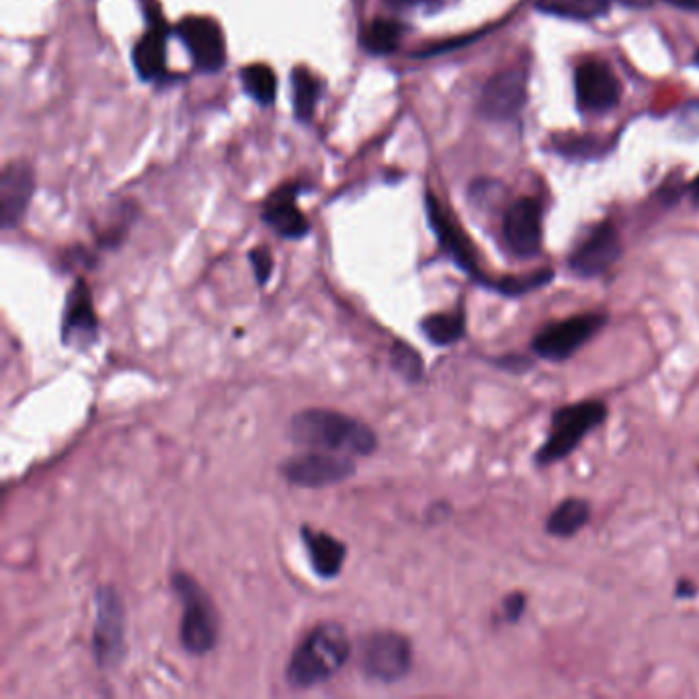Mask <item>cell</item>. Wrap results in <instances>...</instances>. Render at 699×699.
<instances>
[{"label": "cell", "instance_id": "cell-1", "mask_svg": "<svg viewBox=\"0 0 699 699\" xmlns=\"http://www.w3.org/2000/svg\"><path fill=\"white\" fill-rule=\"evenodd\" d=\"M288 438L296 445L347 455H370L378 448V438L371 426L349 414L327 409H308L294 414Z\"/></svg>", "mask_w": 699, "mask_h": 699}, {"label": "cell", "instance_id": "cell-2", "mask_svg": "<svg viewBox=\"0 0 699 699\" xmlns=\"http://www.w3.org/2000/svg\"><path fill=\"white\" fill-rule=\"evenodd\" d=\"M351 655L347 630L337 621L316 626L294 650L288 665V683L296 689H308L341 671Z\"/></svg>", "mask_w": 699, "mask_h": 699}, {"label": "cell", "instance_id": "cell-3", "mask_svg": "<svg viewBox=\"0 0 699 699\" xmlns=\"http://www.w3.org/2000/svg\"><path fill=\"white\" fill-rule=\"evenodd\" d=\"M173 589L183 604L181 643L189 655L204 657L218 643L219 621L209 595L192 576L175 575Z\"/></svg>", "mask_w": 699, "mask_h": 699}, {"label": "cell", "instance_id": "cell-4", "mask_svg": "<svg viewBox=\"0 0 699 699\" xmlns=\"http://www.w3.org/2000/svg\"><path fill=\"white\" fill-rule=\"evenodd\" d=\"M605 417H607V409L599 400H585V402H576L573 407L558 409L552 417L548 439L539 448L535 462L539 466H546V464H554L568 458L593 429L604 423Z\"/></svg>", "mask_w": 699, "mask_h": 699}, {"label": "cell", "instance_id": "cell-5", "mask_svg": "<svg viewBox=\"0 0 699 699\" xmlns=\"http://www.w3.org/2000/svg\"><path fill=\"white\" fill-rule=\"evenodd\" d=\"M359 665L371 681L397 683L411 671V643L398 631H373L361 645Z\"/></svg>", "mask_w": 699, "mask_h": 699}, {"label": "cell", "instance_id": "cell-6", "mask_svg": "<svg viewBox=\"0 0 699 699\" xmlns=\"http://www.w3.org/2000/svg\"><path fill=\"white\" fill-rule=\"evenodd\" d=\"M607 316L599 312L589 315L570 316L561 322L548 325L546 329L539 330L535 335V353L542 359L549 361H564L568 357L575 356L583 345L589 343L590 339L604 329Z\"/></svg>", "mask_w": 699, "mask_h": 699}, {"label": "cell", "instance_id": "cell-7", "mask_svg": "<svg viewBox=\"0 0 699 699\" xmlns=\"http://www.w3.org/2000/svg\"><path fill=\"white\" fill-rule=\"evenodd\" d=\"M93 652L96 662L107 669L120 665L125 655V611L117 590L103 587L96 590L95 631Z\"/></svg>", "mask_w": 699, "mask_h": 699}, {"label": "cell", "instance_id": "cell-8", "mask_svg": "<svg viewBox=\"0 0 699 699\" xmlns=\"http://www.w3.org/2000/svg\"><path fill=\"white\" fill-rule=\"evenodd\" d=\"M281 474L286 481L304 489H322L351 479L356 474V462L347 453L315 450L289 458L281 466Z\"/></svg>", "mask_w": 699, "mask_h": 699}, {"label": "cell", "instance_id": "cell-9", "mask_svg": "<svg viewBox=\"0 0 699 699\" xmlns=\"http://www.w3.org/2000/svg\"><path fill=\"white\" fill-rule=\"evenodd\" d=\"M178 40L192 55L193 66L214 74L226 64V40L216 19L212 17H185L175 28Z\"/></svg>", "mask_w": 699, "mask_h": 699}, {"label": "cell", "instance_id": "cell-10", "mask_svg": "<svg viewBox=\"0 0 699 699\" xmlns=\"http://www.w3.org/2000/svg\"><path fill=\"white\" fill-rule=\"evenodd\" d=\"M527 101V72L508 69L494 74L484 84L481 95V113L491 122H508L522 113Z\"/></svg>", "mask_w": 699, "mask_h": 699}, {"label": "cell", "instance_id": "cell-11", "mask_svg": "<svg viewBox=\"0 0 699 699\" xmlns=\"http://www.w3.org/2000/svg\"><path fill=\"white\" fill-rule=\"evenodd\" d=\"M508 250L520 259H532L542 248V206L534 197L517 199L503 218Z\"/></svg>", "mask_w": 699, "mask_h": 699}, {"label": "cell", "instance_id": "cell-12", "mask_svg": "<svg viewBox=\"0 0 699 699\" xmlns=\"http://www.w3.org/2000/svg\"><path fill=\"white\" fill-rule=\"evenodd\" d=\"M425 207L426 219H429L433 233L438 236L441 248L450 255V259H452L460 269H464L467 275H472V277L484 281L481 267H479V259H476V250L472 247L470 238H467L464 230L458 226V222L445 212V207L439 204L438 197H435L433 193H426Z\"/></svg>", "mask_w": 699, "mask_h": 699}, {"label": "cell", "instance_id": "cell-13", "mask_svg": "<svg viewBox=\"0 0 699 699\" xmlns=\"http://www.w3.org/2000/svg\"><path fill=\"white\" fill-rule=\"evenodd\" d=\"M575 91L578 107L589 113L614 110L621 96V84L616 74L604 62H583L575 74Z\"/></svg>", "mask_w": 699, "mask_h": 699}, {"label": "cell", "instance_id": "cell-14", "mask_svg": "<svg viewBox=\"0 0 699 699\" xmlns=\"http://www.w3.org/2000/svg\"><path fill=\"white\" fill-rule=\"evenodd\" d=\"M621 257V240L611 224L597 226L575 253L570 255V269L580 277H599Z\"/></svg>", "mask_w": 699, "mask_h": 699}, {"label": "cell", "instance_id": "cell-15", "mask_svg": "<svg viewBox=\"0 0 699 699\" xmlns=\"http://www.w3.org/2000/svg\"><path fill=\"white\" fill-rule=\"evenodd\" d=\"M35 193V173L25 161L4 166L0 178V216L2 228L11 230L21 224L28 214L29 204Z\"/></svg>", "mask_w": 699, "mask_h": 699}, {"label": "cell", "instance_id": "cell-16", "mask_svg": "<svg viewBox=\"0 0 699 699\" xmlns=\"http://www.w3.org/2000/svg\"><path fill=\"white\" fill-rule=\"evenodd\" d=\"M304 189L302 183H288L271 193L263 207V222L281 238L300 240L310 233V224L298 207V197Z\"/></svg>", "mask_w": 699, "mask_h": 699}, {"label": "cell", "instance_id": "cell-17", "mask_svg": "<svg viewBox=\"0 0 699 699\" xmlns=\"http://www.w3.org/2000/svg\"><path fill=\"white\" fill-rule=\"evenodd\" d=\"M96 335H99V320L93 308V296L83 279H79L66 298L62 339L64 343L81 349V347L95 343Z\"/></svg>", "mask_w": 699, "mask_h": 699}, {"label": "cell", "instance_id": "cell-18", "mask_svg": "<svg viewBox=\"0 0 699 699\" xmlns=\"http://www.w3.org/2000/svg\"><path fill=\"white\" fill-rule=\"evenodd\" d=\"M171 31L161 17H152L151 25L134 43L132 64L144 83H163L166 79V42Z\"/></svg>", "mask_w": 699, "mask_h": 699}, {"label": "cell", "instance_id": "cell-19", "mask_svg": "<svg viewBox=\"0 0 699 699\" xmlns=\"http://www.w3.org/2000/svg\"><path fill=\"white\" fill-rule=\"evenodd\" d=\"M302 537L316 575L332 578L341 573L347 549L339 539H335L332 535L325 532H315L310 527H304Z\"/></svg>", "mask_w": 699, "mask_h": 699}, {"label": "cell", "instance_id": "cell-20", "mask_svg": "<svg viewBox=\"0 0 699 699\" xmlns=\"http://www.w3.org/2000/svg\"><path fill=\"white\" fill-rule=\"evenodd\" d=\"M291 105H294V115L298 122L310 124L315 120L318 103L325 93L322 81L312 74L310 70L298 66L291 70Z\"/></svg>", "mask_w": 699, "mask_h": 699}, {"label": "cell", "instance_id": "cell-21", "mask_svg": "<svg viewBox=\"0 0 699 699\" xmlns=\"http://www.w3.org/2000/svg\"><path fill=\"white\" fill-rule=\"evenodd\" d=\"M404 31L407 29L397 19H376V21H371L368 28L363 29L359 42H361L363 50L368 54H394L400 48Z\"/></svg>", "mask_w": 699, "mask_h": 699}, {"label": "cell", "instance_id": "cell-22", "mask_svg": "<svg viewBox=\"0 0 699 699\" xmlns=\"http://www.w3.org/2000/svg\"><path fill=\"white\" fill-rule=\"evenodd\" d=\"M590 508L580 498H566L558 507L549 513L546 530L556 537H573L589 522Z\"/></svg>", "mask_w": 699, "mask_h": 699}, {"label": "cell", "instance_id": "cell-23", "mask_svg": "<svg viewBox=\"0 0 699 699\" xmlns=\"http://www.w3.org/2000/svg\"><path fill=\"white\" fill-rule=\"evenodd\" d=\"M240 83L243 89L257 105L269 107L274 105L277 96V76L267 64H248L240 69Z\"/></svg>", "mask_w": 699, "mask_h": 699}, {"label": "cell", "instance_id": "cell-24", "mask_svg": "<svg viewBox=\"0 0 699 699\" xmlns=\"http://www.w3.org/2000/svg\"><path fill=\"white\" fill-rule=\"evenodd\" d=\"M421 329L425 332L426 339L439 347L458 343L466 332V316L462 310L426 316Z\"/></svg>", "mask_w": 699, "mask_h": 699}, {"label": "cell", "instance_id": "cell-25", "mask_svg": "<svg viewBox=\"0 0 699 699\" xmlns=\"http://www.w3.org/2000/svg\"><path fill=\"white\" fill-rule=\"evenodd\" d=\"M611 0H537V9L542 13L558 14L568 19H593L607 11Z\"/></svg>", "mask_w": 699, "mask_h": 699}, {"label": "cell", "instance_id": "cell-26", "mask_svg": "<svg viewBox=\"0 0 699 699\" xmlns=\"http://www.w3.org/2000/svg\"><path fill=\"white\" fill-rule=\"evenodd\" d=\"M554 271L544 269V271H535V274L520 275V277H505L501 279L494 288L498 289L501 294H507V296H523L532 289L542 288L546 286L548 281H552Z\"/></svg>", "mask_w": 699, "mask_h": 699}, {"label": "cell", "instance_id": "cell-27", "mask_svg": "<svg viewBox=\"0 0 699 699\" xmlns=\"http://www.w3.org/2000/svg\"><path fill=\"white\" fill-rule=\"evenodd\" d=\"M392 363H394V370L400 376H404V380H409V382H417L423 376V359L409 345H394Z\"/></svg>", "mask_w": 699, "mask_h": 699}, {"label": "cell", "instance_id": "cell-28", "mask_svg": "<svg viewBox=\"0 0 699 699\" xmlns=\"http://www.w3.org/2000/svg\"><path fill=\"white\" fill-rule=\"evenodd\" d=\"M604 148L605 146L602 140L590 136L564 137L563 142L558 144V151L563 152L564 156L578 158V161L597 158Z\"/></svg>", "mask_w": 699, "mask_h": 699}, {"label": "cell", "instance_id": "cell-29", "mask_svg": "<svg viewBox=\"0 0 699 699\" xmlns=\"http://www.w3.org/2000/svg\"><path fill=\"white\" fill-rule=\"evenodd\" d=\"M448 2L450 0H384L386 7L397 13H411V11L433 13V11H441Z\"/></svg>", "mask_w": 699, "mask_h": 699}, {"label": "cell", "instance_id": "cell-30", "mask_svg": "<svg viewBox=\"0 0 699 699\" xmlns=\"http://www.w3.org/2000/svg\"><path fill=\"white\" fill-rule=\"evenodd\" d=\"M248 261L253 265V271H255L259 286H265L271 277V271H274V257H271L269 248L257 247L255 250H250Z\"/></svg>", "mask_w": 699, "mask_h": 699}, {"label": "cell", "instance_id": "cell-31", "mask_svg": "<svg viewBox=\"0 0 699 699\" xmlns=\"http://www.w3.org/2000/svg\"><path fill=\"white\" fill-rule=\"evenodd\" d=\"M523 609H525V597L522 593H515V595L507 597L505 614H507L508 621H517L522 617Z\"/></svg>", "mask_w": 699, "mask_h": 699}, {"label": "cell", "instance_id": "cell-32", "mask_svg": "<svg viewBox=\"0 0 699 699\" xmlns=\"http://www.w3.org/2000/svg\"><path fill=\"white\" fill-rule=\"evenodd\" d=\"M689 189H691V197H693V202H696V204H698L699 206V177L691 181Z\"/></svg>", "mask_w": 699, "mask_h": 699}, {"label": "cell", "instance_id": "cell-33", "mask_svg": "<svg viewBox=\"0 0 699 699\" xmlns=\"http://www.w3.org/2000/svg\"><path fill=\"white\" fill-rule=\"evenodd\" d=\"M696 64H698V66H699V54L696 55Z\"/></svg>", "mask_w": 699, "mask_h": 699}]
</instances>
